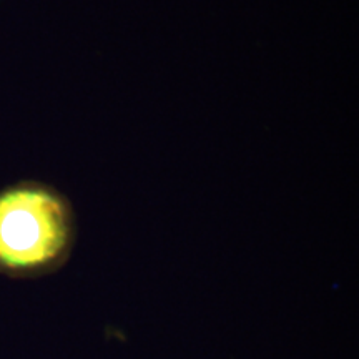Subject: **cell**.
I'll list each match as a JSON object with an SVG mask.
<instances>
[{"label":"cell","mask_w":359,"mask_h":359,"mask_svg":"<svg viewBox=\"0 0 359 359\" xmlns=\"http://www.w3.org/2000/svg\"><path fill=\"white\" fill-rule=\"evenodd\" d=\"M77 222L69 198L35 180L0 190V275L35 280L69 262Z\"/></svg>","instance_id":"cell-1"}]
</instances>
